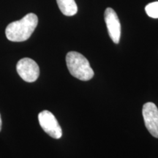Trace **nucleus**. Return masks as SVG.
Returning a JSON list of instances; mask_svg holds the SVG:
<instances>
[{
  "instance_id": "nucleus-2",
  "label": "nucleus",
  "mask_w": 158,
  "mask_h": 158,
  "mask_svg": "<svg viewBox=\"0 0 158 158\" xmlns=\"http://www.w3.org/2000/svg\"><path fill=\"white\" fill-rule=\"evenodd\" d=\"M66 63L70 73L81 81L90 80L93 78L94 71L89 62L84 55L76 51H70L66 56Z\"/></svg>"
},
{
  "instance_id": "nucleus-6",
  "label": "nucleus",
  "mask_w": 158,
  "mask_h": 158,
  "mask_svg": "<svg viewBox=\"0 0 158 158\" xmlns=\"http://www.w3.org/2000/svg\"><path fill=\"white\" fill-rule=\"evenodd\" d=\"M104 19L110 39L114 43L118 44L121 36V24L117 14L114 10L108 7L105 11Z\"/></svg>"
},
{
  "instance_id": "nucleus-9",
  "label": "nucleus",
  "mask_w": 158,
  "mask_h": 158,
  "mask_svg": "<svg viewBox=\"0 0 158 158\" xmlns=\"http://www.w3.org/2000/svg\"><path fill=\"white\" fill-rule=\"evenodd\" d=\"M2 129V118H1V115H0V131H1Z\"/></svg>"
},
{
  "instance_id": "nucleus-3",
  "label": "nucleus",
  "mask_w": 158,
  "mask_h": 158,
  "mask_svg": "<svg viewBox=\"0 0 158 158\" xmlns=\"http://www.w3.org/2000/svg\"><path fill=\"white\" fill-rule=\"evenodd\" d=\"M39 123L43 130L51 137L59 139L62 137V128L54 114L48 110H43L38 114Z\"/></svg>"
},
{
  "instance_id": "nucleus-5",
  "label": "nucleus",
  "mask_w": 158,
  "mask_h": 158,
  "mask_svg": "<svg viewBox=\"0 0 158 158\" xmlns=\"http://www.w3.org/2000/svg\"><path fill=\"white\" fill-rule=\"evenodd\" d=\"M143 113L144 123L151 135L158 138V108L154 102H149L143 105Z\"/></svg>"
},
{
  "instance_id": "nucleus-7",
  "label": "nucleus",
  "mask_w": 158,
  "mask_h": 158,
  "mask_svg": "<svg viewBox=\"0 0 158 158\" xmlns=\"http://www.w3.org/2000/svg\"><path fill=\"white\" fill-rule=\"evenodd\" d=\"M56 3L61 12L66 16H73L78 12L75 0H56Z\"/></svg>"
},
{
  "instance_id": "nucleus-1",
  "label": "nucleus",
  "mask_w": 158,
  "mask_h": 158,
  "mask_svg": "<svg viewBox=\"0 0 158 158\" xmlns=\"http://www.w3.org/2000/svg\"><path fill=\"white\" fill-rule=\"evenodd\" d=\"M38 23V18L35 13H28L21 20L13 21L5 29L7 38L12 42H23L28 40L34 32Z\"/></svg>"
},
{
  "instance_id": "nucleus-8",
  "label": "nucleus",
  "mask_w": 158,
  "mask_h": 158,
  "mask_svg": "<svg viewBox=\"0 0 158 158\" xmlns=\"http://www.w3.org/2000/svg\"><path fill=\"white\" fill-rule=\"evenodd\" d=\"M145 10L149 17L153 19H158V2L148 4L146 6Z\"/></svg>"
},
{
  "instance_id": "nucleus-4",
  "label": "nucleus",
  "mask_w": 158,
  "mask_h": 158,
  "mask_svg": "<svg viewBox=\"0 0 158 158\" xmlns=\"http://www.w3.org/2000/svg\"><path fill=\"white\" fill-rule=\"evenodd\" d=\"M16 70L20 77L29 83L35 82L40 75L38 64L33 59L29 58L20 59L17 63Z\"/></svg>"
}]
</instances>
